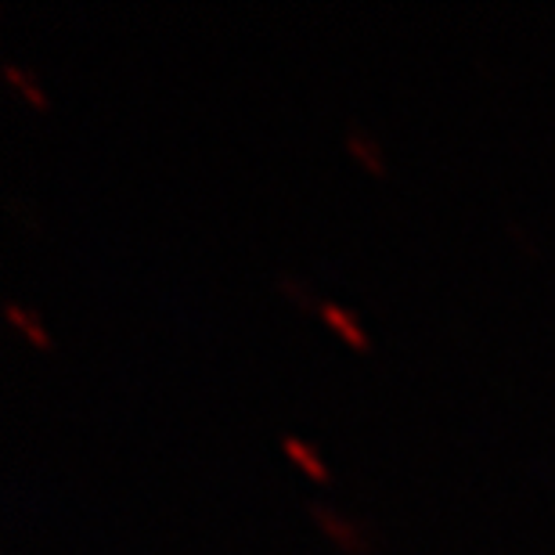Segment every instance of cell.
Here are the masks:
<instances>
[{
    "instance_id": "7a4b0ae2",
    "label": "cell",
    "mask_w": 555,
    "mask_h": 555,
    "mask_svg": "<svg viewBox=\"0 0 555 555\" xmlns=\"http://www.w3.org/2000/svg\"><path fill=\"white\" fill-rule=\"evenodd\" d=\"M314 314L325 321V325L336 328L353 350H369V336H364V328L358 325V314H353V310L339 307V304H328V299H321V304L314 307Z\"/></svg>"
},
{
    "instance_id": "5b68a950",
    "label": "cell",
    "mask_w": 555,
    "mask_h": 555,
    "mask_svg": "<svg viewBox=\"0 0 555 555\" xmlns=\"http://www.w3.org/2000/svg\"><path fill=\"white\" fill-rule=\"evenodd\" d=\"M282 451L288 454V462H296L307 476H314V480H328V469H325V462H321V454L310 448L304 437H296V433H282Z\"/></svg>"
},
{
    "instance_id": "8992f818",
    "label": "cell",
    "mask_w": 555,
    "mask_h": 555,
    "mask_svg": "<svg viewBox=\"0 0 555 555\" xmlns=\"http://www.w3.org/2000/svg\"><path fill=\"white\" fill-rule=\"evenodd\" d=\"M0 73H4V76H8V80H11V83H15V87H18V94H22V98H26V102H29L33 108H43V105H48V98H43V91H40V83H37V76H33L29 69H22V65H18V62H11V59H4V62H0Z\"/></svg>"
},
{
    "instance_id": "277c9868",
    "label": "cell",
    "mask_w": 555,
    "mask_h": 555,
    "mask_svg": "<svg viewBox=\"0 0 555 555\" xmlns=\"http://www.w3.org/2000/svg\"><path fill=\"white\" fill-rule=\"evenodd\" d=\"M4 318H8V325H15L22 336H26L33 347H40V350H51V336H48V328L40 325V318H37V310H29V307H22L18 299H4Z\"/></svg>"
},
{
    "instance_id": "6da1fadb",
    "label": "cell",
    "mask_w": 555,
    "mask_h": 555,
    "mask_svg": "<svg viewBox=\"0 0 555 555\" xmlns=\"http://www.w3.org/2000/svg\"><path fill=\"white\" fill-rule=\"evenodd\" d=\"M304 508H307V516L318 524L321 534H325L336 548L350 552V555H369V552H375V527H369L364 519L343 516L339 508H332L325 502H314V498H310Z\"/></svg>"
},
{
    "instance_id": "52a82bcc",
    "label": "cell",
    "mask_w": 555,
    "mask_h": 555,
    "mask_svg": "<svg viewBox=\"0 0 555 555\" xmlns=\"http://www.w3.org/2000/svg\"><path fill=\"white\" fill-rule=\"evenodd\" d=\"M274 285L282 288V293H285L288 299H296V304H304V307H310V310H314V307L321 304V299H318L314 293H310V285L304 282V278H296L293 271H278V274H274Z\"/></svg>"
},
{
    "instance_id": "3957f363",
    "label": "cell",
    "mask_w": 555,
    "mask_h": 555,
    "mask_svg": "<svg viewBox=\"0 0 555 555\" xmlns=\"http://www.w3.org/2000/svg\"><path fill=\"white\" fill-rule=\"evenodd\" d=\"M343 141H347V152L358 159L364 170H372V173H386V159H383V149H379V141H375L369 130H364L361 124H350L347 127V134H343Z\"/></svg>"
}]
</instances>
